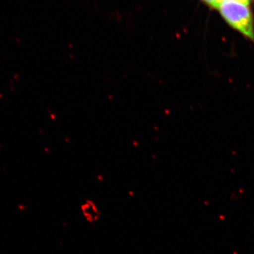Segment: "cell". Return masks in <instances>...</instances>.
Wrapping results in <instances>:
<instances>
[{"label":"cell","mask_w":254,"mask_h":254,"mask_svg":"<svg viewBox=\"0 0 254 254\" xmlns=\"http://www.w3.org/2000/svg\"><path fill=\"white\" fill-rule=\"evenodd\" d=\"M205 3H207L214 9H218L219 4H220V0H203Z\"/></svg>","instance_id":"obj_2"},{"label":"cell","mask_w":254,"mask_h":254,"mask_svg":"<svg viewBox=\"0 0 254 254\" xmlns=\"http://www.w3.org/2000/svg\"><path fill=\"white\" fill-rule=\"evenodd\" d=\"M221 1H239V2L246 3V4H250V0H221Z\"/></svg>","instance_id":"obj_3"},{"label":"cell","mask_w":254,"mask_h":254,"mask_svg":"<svg viewBox=\"0 0 254 254\" xmlns=\"http://www.w3.org/2000/svg\"><path fill=\"white\" fill-rule=\"evenodd\" d=\"M218 9L222 17L234 29L254 44V24L249 4L235 1H221Z\"/></svg>","instance_id":"obj_1"}]
</instances>
